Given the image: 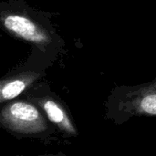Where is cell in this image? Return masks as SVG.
I'll use <instances>...</instances> for the list:
<instances>
[{"instance_id": "2", "label": "cell", "mask_w": 156, "mask_h": 156, "mask_svg": "<svg viewBox=\"0 0 156 156\" xmlns=\"http://www.w3.org/2000/svg\"><path fill=\"white\" fill-rule=\"evenodd\" d=\"M0 25L12 36L35 45L42 52L51 50L53 44H58L51 29L44 27V23L37 20V16L28 9L1 7Z\"/></svg>"}, {"instance_id": "1", "label": "cell", "mask_w": 156, "mask_h": 156, "mask_svg": "<svg viewBox=\"0 0 156 156\" xmlns=\"http://www.w3.org/2000/svg\"><path fill=\"white\" fill-rule=\"evenodd\" d=\"M0 128L16 138L56 141L58 133L44 113L25 98H16L0 105Z\"/></svg>"}, {"instance_id": "6", "label": "cell", "mask_w": 156, "mask_h": 156, "mask_svg": "<svg viewBox=\"0 0 156 156\" xmlns=\"http://www.w3.org/2000/svg\"><path fill=\"white\" fill-rule=\"evenodd\" d=\"M16 156H27V155H16ZM37 156H67V155H65V154H41V155H37Z\"/></svg>"}, {"instance_id": "5", "label": "cell", "mask_w": 156, "mask_h": 156, "mask_svg": "<svg viewBox=\"0 0 156 156\" xmlns=\"http://www.w3.org/2000/svg\"><path fill=\"white\" fill-rule=\"evenodd\" d=\"M46 65L27 63L9 72L0 79V105L15 100L35 84L45 75Z\"/></svg>"}, {"instance_id": "4", "label": "cell", "mask_w": 156, "mask_h": 156, "mask_svg": "<svg viewBox=\"0 0 156 156\" xmlns=\"http://www.w3.org/2000/svg\"><path fill=\"white\" fill-rule=\"evenodd\" d=\"M105 118L120 126L134 117H156V90L139 94L125 95L111 101Z\"/></svg>"}, {"instance_id": "3", "label": "cell", "mask_w": 156, "mask_h": 156, "mask_svg": "<svg viewBox=\"0 0 156 156\" xmlns=\"http://www.w3.org/2000/svg\"><path fill=\"white\" fill-rule=\"evenodd\" d=\"M23 95V98L40 109L59 135L64 138L79 136L78 128L69 108L57 94L50 90L48 85L35 84Z\"/></svg>"}]
</instances>
